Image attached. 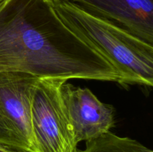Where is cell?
Listing matches in <instances>:
<instances>
[{
  "instance_id": "277c9868",
  "label": "cell",
  "mask_w": 153,
  "mask_h": 152,
  "mask_svg": "<svg viewBox=\"0 0 153 152\" xmlns=\"http://www.w3.org/2000/svg\"><path fill=\"white\" fill-rule=\"evenodd\" d=\"M40 78L16 72H0V145L35 152L31 101Z\"/></svg>"
},
{
  "instance_id": "ba28073f",
  "label": "cell",
  "mask_w": 153,
  "mask_h": 152,
  "mask_svg": "<svg viewBox=\"0 0 153 152\" xmlns=\"http://www.w3.org/2000/svg\"><path fill=\"white\" fill-rule=\"evenodd\" d=\"M0 152H23V151L14 150V149L10 148L4 147V146L0 145Z\"/></svg>"
},
{
  "instance_id": "3957f363",
  "label": "cell",
  "mask_w": 153,
  "mask_h": 152,
  "mask_svg": "<svg viewBox=\"0 0 153 152\" xmlns=\"http://www.w3.org/2000/svg\"><path fill=\"white\" fill-rule=\"evenodd\" d=\"M67 80L40 78L31 101V126L35 152H76L78 142L63 101Z\"/></svg>"
},
{
  "instance_id": "52a82bcc",
  "label": "cell",
  "mask_w": 153,
  "mask_h": 152,
  "mask_svg": "<svg viewBox=\"0 0 153 152\" xmlns=\"http://www.w3.org/2000/svg\"><path fill=\"white\" fill-rule=\"evenodd\" d=\"M151 149L129 137H123L111 131L94 139L86 142L83 150L76 152H151Z\"/></svg>"
},
{
  "instance_id": "8992f818",
  "label": "cell",
  "mask_w": 153,
  "mask_h": 152,
  "mask_svg": "<svg viewBox=\"0 0 153 152\" xmlns=\"http://www.w3.org/2000/svg\"><path fill=\"white\" fill-rule=\"evenodd\" d=\"M106 19L153 46V0H59Z\"/></svg>"
},
{
  "instance_id": "7a4b0ae2",
  "label": "cell",
  "mask_w": 153,
  "mask_h": 152,
  "mask_svg": "<svg viewBox=\"0 0 153 152\" xmlns=\"http://www.w3.org/2000/svg\"><path fill=\"white\" fill-rule=\"evenodd\" d=\"M54 8L63 22L108 61L126 85L153 88V46L106 19L70 1Z\"/></svg>"
},
{
  "instance_id": "6da1fadb",
  "label": "cell",
  "mask_w": 153,
  "mask_h": 152,
  "mask_svg": "<svg viewBox=\"0 0 153 152\" xmlns=\"http://www.w3.org/2000/svg\"><path fill=\"white\" fill-rule=\"evenodd\" d=\"M0 72L126 85L119 71L70 29L48 0H0Z\"/></svg>"
},
{
  "instance_id": "5b68a950",
  "label": "cell",
  "mask_w": 153,
  "mask_h": 152,
  "mask_svg": "<svg viewBox=\"0 0 153 152\" xmlns=\"http://www.w3.org/2000/svg\"><path fill=\"white\" fill-rule=\"evenodd\" d=\"M61 94L78 144L98 138L114 125V107L102 102L88 88L65 82Z\"/></svg>"
},
{
  "instance_id": "9c48e42d",
  "label": "cell",
  "mask_w": 153,
  "mask_h": 152,
  "mask_svg": "<svg viewBox=\"0 0 153 152\" xmlns=\"http://www.w3.org/2000/svg\"><path fill=\"white\" fill-rule=\"evenodd\" d=\"M48 1H49L51 3H52V4H55V2H57V1H59V0H48Z\"/></svg>"
}]
</instances>
